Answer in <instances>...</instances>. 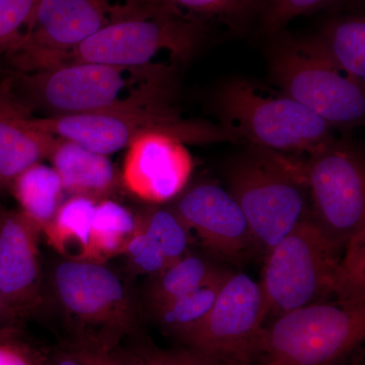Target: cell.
I'll return each instance as SVG.
<instances>
[{
  "mask_svg": "<svg viewBox=\"0 0 365 365\" xmlns=\"http://www.w3.org/2000/svg\"><path fill=\"white\" fill-rule=\"evenodd\" d=\"M170 73L163 64L126 68L91 62L14 71L0 83V107L24 118L123 109L170 97Z\"/></svg>",
  "mask_w": 365,
  "mask_h": 365,
  "instance_id": "1",
  "label": "cell"
},
{
  "mask_svg": "<svg viewBox=\"0 0 365 365\" xmlns=\"http://www.w3.org/2000/svg\"><path fill=\"white\" fill-rule=\"evenodd\" d=\"M227 180V191L242 209L257 247L265 255L309 217L302 163L252 145L230 163Z\"/></svg>",
  "mask_w": 365,
  "mask_h": 365,
  "instance_id": "2",
  "label": "cell"
},
{
  "mask_svg": "<svg viewBox=\"0 0 365 365\" xmlns=\"http://www.w3.org/2000/svg\"><path fill=\"white\" fill-rule=\"evenodd\" d=\"M52 294L72 334L71 342L114 349L137 334L133 295L104 264L59 262L52 275Z\"/></svg>",
  "mask_w": 365,
  "mask_h": 365,
  "instance_id": "3",
  "label": "cell"
},
{
  "mask_svg": "<svg viewBox=\"0 0 365 365\" xmlns=\"http://www.w3.org/2000/svg\"><path fill=\"white\" fill-rule=\"evenodd\" d=\"M205 33V23L169 9L115 4L112 21L79 45L68 62L138 68L155 64L163 51L187 62Z\"/></svg>",
  "mask_w": 365,
  "mask_h": 365,
  "instance_id": "4",
  "label": "cell"
},
{
  "mask_svg": "<svg viewBox=\"0 0 365 365\" xmlns=\"http://www.w3.org/2000/svg\"><path fill=\"white\" fill-rule=\"evenodd\" d=\"M24 119L33 128L105 155L128 148L146 132L170 134L185 144L235 141L222 125L182 118L170 97L123 109Z\"/></svg>",
  "mask_w": 365,
  "mask_h": 365,
  "instance_id": "5",
  "label": "cell"
},
{
  "mask_svg": "<svg viewBox=\"0 0 365 365\" xmlns=\"http://www.w3.org/2000/svg\"><path fill=\"white\" fill-rule=\"evenodd\" d=\"M215 107L222 126L235 139L275 153L307 155L333 143L334 127L297 101L266 96L247 81H230L218 88Z\"/></svg>",
  "mask_w": 365,
  "mask_h": 365,
  "instance_id": "6",
  "label": "cell"
},
{
  "mask_svg": "<svg viewBox=\"0 0 365 365\" xmlns=\"http://www.w3.org/2000/svg\"><path fill=\"white\" fill-rule=\"evenodd\" d=\"M365 338V304H316L280 314L262 331L264 365H328L347 357Z\"/></svg>",
  "mask_w": 365,
  "mask_h": 365,
  "instance_id": "7",
  "label": "cell"
},
{
  "mask_svg": "<svg viewBox=\"0 0 365 365\" xmlns=\"http://www.w3.org/2000/svg\"><path fill=\"white\" fill-rule=\"evenodd\" d=\"M269 66L283 95L336 127L360 125L365 117L364 85L339 71L312 38L283 37L271 47Z\"/></svg>",
  "mask_w": 365,
  "mask_h": 365,
  "instance_id": "8",
  "label": "cell"
},
{
  "mask_svg": "<svg viewBox=\"0 0 365 365\" xmlns=\"http://www.w3.org/2000/svg\"><path fill=\"white\" fill-rule=\"evenodd\" d=\"M340 253L309 218L266 255L261 288L267 313L276 316L332 294Z\"/></svg>",
  "mask_w": 365,
  "mask_h": 365,
  "instance_id": "9",
  "label": "cell"
},
{
  "mask_svg": "<svg viewBox=\"0 0 365 365\" xmlns=\"http://www.w3.org/2000/svg\"><path fill=\"white\" fill-rule=\"evenodd\" d=\"M302 165L311 203L309 220L341 254L347 242L365 230L364 158L334 140L311 153Z\"/></svg>",
  "mask_w": 365,
  "mask_h": 365,
  "instance_id": "10",
  "label": "cell"
},
{
  "mask_svg": "<svg viewBox=\"0 0 365 365\" xmlns=\"http://www.w3.org/2000/svg\"><path fill=\"white\" fill-rule=\"evenodd\" d=\"M114 13L115 4L108 0H38L24 31L2 51L16 71L61 66Z\"/></svg>",
  "mask_w": 365,
  "mask_h": 365,
  "instance_id": "11",
  "label": "cell"
},
{
  "mask_svg": "<svg viewBox=\"0 0 365 365\" xmlns=\"http://www.w3.org/2000/svg\"><path fill=\"white\" fill-rule=\"evenodd\" d=\"M261 285L245 273H232L210 311L178 339L223 364H250L267 316Z\"/></svg>",
  "mask_w": 365,
  "mask_h": 365,
  "instance_id": "12",
  "label": "cell"
},
{
  "mask_svg": "<svg viewBox=\"0 0 365 365\" xmlns=\"http://www.w3.org/2000/svg\"><path fill=\"white\" fill-rule=\"evenodd\" d=\"M170 209L190 237L195 235L206 249L223 259L241 262L258 249L239 204L218 185H196Z\"/></svg>",
  "mask_w": 365,
  "mask_h": 365,
  "instance_id": "13",
  "label": "cell"
},
{
  "mask_svg": "<svg viewBox=\"0 0 365 365\" xmlns=\"http://www.w3.org/2000/svg\"><path fill=\"white\" fill-rule=\"evenodd\" d=\"M193 167L188 148L177 137L146 132L127 148L121 181L132 195L157 205L181 193Z\"/></svg>",
  "mask_w": 365,
  "mask_h": 365,
  "instance_id": "14",
  "label": "cell"
},
{
  "mask_svg": "<svg viewBox=\"0 0 365 365\" xmlns=\"http://www.w3.org/2000/svg\"><path fill=\"white\" fill-rule=\"evenodd\" d=\"M40 234L20 210L0 211V292L19 319L42 302Z\"/></svg>",
  "mask_w": 365,
  "mask_h": 365,
  "instance_id": "15",
  "label": "cell"
},
{
  "mask_svg": "<svg viewBox=\"0 0 365 365\" xmlns=\"http://www.w3.org/2000/svg\"><path fill=\"white\" fill-rule=\"evenodd\" d=\"M135 216L123 255L136 272L157 276L187 254L191 237L170 209L153 206Z\"/></svg>",
  "mask_w": 365,
  "mask_h": 365,
  "instance_id": "16",
  "label": "cell"
},
{
  "mask_svg": "<svg viewBox=\"0 0 365 365\" xmlns=\"http://www.w3.org/2000/svg\"><path fill=\"white\" fill-rule=\"evenodd\" d=\"M49 158L64 192L71 196L86 197L100 202L110 199L117 188L119 178L108 155L59 138Z\"/></svg>",
  "mask_w": 365,
  "mask_h": 365,
  "instance_id": "17",
  "label": "cell"
},
{
  "mask_svg": "<svg viewBox=\"0 0 365 365\" xmlns=\"http://www.w3.org/2000/svg\"><path fill=\"white\" fill-rule=\"evenodd\" d=\"M58 141L0 107V192L31 165L49 158Z\"/></svg>",
  "mask_w": 365,
  "mask_h": 365,
  "instance_id": "18",
  "label": "cell"
},
{
  "mask_svg": "<svg viewBox=\"0 0 365 365\" xmlns=\"http://www.w3.org/2000/svg\"><path fill=\"white\" fill-rule=\"evenodd\" d=\"M96 205V201L86 197L71 196L43 230L48 242L64 260L91 262V235Z\"/></svg>",
  "mask_w": 365,
  "mask_h": 365,
  "instance_id": "19",
  "label": "cell"
},
{
  "mask_svg": "<svg viewBox=\"0 0 365 365\" xmlns=\"http://www.w3.org/2000/svg\"><path fill=\"white\" fill-rule=\"evenodd\" d=\"M322 53L339 71L364 85L365 21L361 16H347L329 21L311 37Z\"/></svg>",
  "mask_w": 365,
  "mask_h": 365,
  "instance_id": "20",
  "label": "cell"
},
{
  "mask_svg": "<svg viewBox=\"0 0 365 365\" xmlns=\"http://www.w3.org/2000/svg\"><path fill=\"white\" fill-rule=\"evenodd\" d=\"M20 211L43 232L61 205L64 189L53 168L35 163L11 182Z\"/></svg>",
  "mask_w": 365,
  "mask_h": 365,
  "instance_id": "21",
  "label": "cell"
},
{
  "mask_svg": "<svg viewBox=\"0 0 365 365\" xmlns=\"http://www.w3.org/2000/svg\"><path fill=\"white\" fill-rule=\"evenodd\" d=\"M230 272L205 257L187 253L162 273L153 276L146 292L148 307L150 312L155 311Z\"/></svg>",
  "mask_w": 365,
  "mask_h": 365,
  "instance_id": "22",
  "label": "cell"
},
{
  "mask_svg": "<svg viewBox=\"0 0 365 365\" xmlns=\"http://www.w3.org/2000/svg\"><path fill=\"white\" fill-rule=\"evenodd\" d=\"M267 0H122V4L160 7L205 23L222 21L242 29L256 16L260 18Z\"/></svg>",
  "mask_w": 365,
  "mask_h": 365,
  "instance_id": "23",
  "label": "cell"
},
{
  "mask_svg": "<svg viewBox=\"0 0 365 365\" xmlns=\"http://www.w3.org/2000/svg\"><path fill=\"white\" fill-rule=\"evenodd\" d=\"M136 216L111 199L97 202L91 235V261L104 264L124 253L133 234Z\"/></svg>",
  "mask_w": 365,
  "mask_h": 365,
  "instance_id": "24",
  "label": "cell"
},
{
  "mask_svg": "<svg viewBox=\"0 0 365 365\" xmlns=\"http://www.w3.org/2000/svg\"><path fill=\"white\" fill-rule=\"evenodd\" d=\"M232 273L151 312L163 333L178 340L182 334L199 323L210 311L220 288Z\"/></svg>",
  "mask_w": 365,
  "mask_h": 365,
  "instance_id": "25",
  "label": "cell"
},
{
  "mask_svg": "<svg viewBox=\"0 0 365 365\" xmlns=\"http://www.w3.org/2000/svg\"><path fill=\"white\" fill-rule=\"evenodd\" d=\"M334 276L332 294L344 304H365V230L355 235L344 248Z\"/></svg>",
  "mask_w": 365,
  "mask_h": 365,
  "instance_id": "26",
  "label": "cell"
},
{
  "mask_svg": "<svg viewBox=\"0 0 365 365\" xmlns=\"http://www.w3.org/2000/svg\"><path fill=\"white\" fill-rule=\"evenodd\" d=\"M127 339V344L121 343L114 348L126 365H227L186 346L165 349L150 340Z\"/></svg>",
  "mask_w": 365,
  "mask_h": 365,
  "instance_id": "27",
  "label": "cell"
},
{
  "mask_svg": "<svg viewBox=\"0 0 365 365\" xmlns=\"http://www.w3.org/2000/svg\"><path fill=\"white\" fill-rule=\"evenodd\" d=\"M336 0H267L260 21L264 32L277 35L290 21L302 14L314 13Z\"/></svg>",
  "mask_w": 365,
  "mask_h": 365,
  "instance_id": "28",
  "label": "cell"
},
{
  "mask_svg": "<svg viewBox=\"0 0 365 365\" xmlns=\"http://www.w3.org/2000/svg\"><path fill=\"white\" fill-rule=\"evenodd\" d=\"M38 0H0V52L25 29Z\"/></svg>",
  "mask_w": 365,
  "mask_h": 365,
  "instance_id": "29",
  "label": "cell"
},
{
  "mask_svg": "<svg viewBox=\"0 0 365 365\" xmlns=\"http://www.w3.org/2000/svg\"><path fill=\"white\" fill-rule=\"evenodd\" d=\"M66 349L76 357L81 365H126L115 349L98 346L69 342Z\"/></svg>",
  "mask_w": 365,
  "mask_h": 365,
  "instance_id": "30",
  "label": "cell"
},
{
  "mask_svg": "<svg viewBox=\"0 0 365 365\" xmlns=\"http://www.w3.org/2000/svg\"><path fill=\"white\" fill-rule=\"evenodd\" d=\"M0 365H33L26 348L18 341L0 342Z\"/></svg>",
  "mask_w": 365,
  "mask_h": 365,
  "instance_id": "31",
  "label": "cell"
},
{
  "mask_svg": "<svg viewBox=\"0 0 365 365\" xmlns=\"http://www.w3.org/2000/svg\"><path fill=\"white\" fill-rule=\"evenodd\" d=\"M19 322L20 319L16 318L13 312L6 306L1 292H0V330L9 328V327H18Z\"/></svg>",
  "mask_w": 365,
  "mask_h": 365,
  "instance_id": "32",
  "label": "cell"
},
{
  "mask_svg": "<svg viewBox=\"0 0 365 365\" xmlns=\"http://www.w3.org/2000/svg\"><path fill=\"white\" fill-rule=\"evenodd\" d=\"M46 365H81V362L68 349L60 350Z\"/></svg>",
  "mask_w": 365,
  "mask_h": 365,
  "instance_id": "33",
  "label": "cell"
},
{
  "mask_svg": "<svg viewBox=\"0 0 365 365\" xmlns=\"http://www.w3.org/2000/svg\"><path fill=\"white\" fill-rule=\"evenodd\" d=\"M21 332L19 327H9L0 330V342H9V341H18Z\"/></svg>",
  "mask_w": 365,
  "mask_h": 365,
  "instance_id": "34",
  "label": "cell"
},
{
  "mask_svg": "<svg viewBox=\"0 0 365 365\" xmlns=\"http://www.w3.org/2000/svg\"><path fill=\"white\" fill-rule=\"evenodd\" d=\"M344 359H341V360H339V361L334 362V364H328V365H354V364H346V362L344 361Z\"/></svg>",
  "mask_w": 365,
  "mask_h": 365,
  "instance_id": "35",
  "label": "cell"
},
{
  "mask_svg": "<svg viewBox=\"0 0 365 365\" xmlns=\"http://www.w3.org/2000/svg\"><path fill=\"white\" fill-rule=\"evenodd\" d=\"M227 365H256V364H252L251 362H250V364H228Z\"/></svg>",
  "mask_w": 365,
  "mask_h": 365,
  "instance_id": "36",
  "label": "cell"
}]
</instances>
